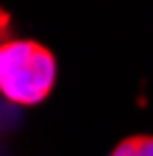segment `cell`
Segmentation results:
<instances>
[{
    "instance_id": "2",
    "label": "cell",
    "mask_w": 153,
    "mask_h": 156,
    "mask_svg": "<svg viewBox=\"0 0 153 156\" xmlns=\"http://www.w3.org/2000/svg\"><path fill=\"white\" fill-rule=\"evenodd\" d=\"M109 156H153V136L150 134H134L114 145Z\"/></svg>"
},
{
    "instance_id": "1",
    "label": "cell",
    "mask_w": 153,
    "mask_h": 156,
    "mask_svg": "<svg viewBox=\"0 0 153 156\" xmlns=\"http://www.w3.org/2000/svg\"><path fill=\"white\" fill-rule=\"evenodd\" d=\"M59 64L36 39H6L0 45V92L9 103L39 106L56 87Z\"/></svg>"
}]
</instances>
